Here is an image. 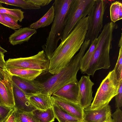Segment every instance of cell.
<instances>
[{
    "label": "cell",
    "instance_id": "8992f818",
    "mask_svg": "<svg viewBox=\"0 0 122 122\" xmlns=\"http://www.w3.org/2000/svg\"><path fill=\"white\" fill-rule=\"evenodd\" d=\"M96 0H73L70 5L65 26L61 40L62 42L83 17L90 14Z\"/></svg>",
    "mask_w": 122,
    "mask_h": 122
},
{
    "label": "cell",
    "instance_id": "44dd1931",
    "mask_svg": "<svg viewBox=\"0 0 122 122\" xmlns=\"http://www.w3.org/2000/svg\"><path fill=\"white\" fill-rule=\"evenodd\" d=\"M32 112L38 122H53L55 118L52 107L45 110L36 109Z\"/></svg>",
    "mask_w": 122,
    "mask_h": 122
},
{
    "label": "cell",
    "instance_id": "6da1fadb",
    "mask_svg": "<svg viewBox=\"0 0 122 122\" xmlns=\"http://www.w3.org/2000/svg\"><path fill=\"white\" fill-rule=\"evenodd\" d=\"M89 16L81 19L54 51L50 60L49 72L54 75L69 62L84 42L88 30Z\"/></svg>",
    "mask_w": 122,
    "mask_h": 122
},
{
    "label": "cell",
    "instance_id": "836d02e7",
    "mask_svg": "<svg viewBox=\"0 0 122 122\" xmlns=\"http://www.w3.org/2000/svg\"><path fill=\"white\" fill-rule=\"evenodd\" d=\"M16 119V111L14 108L13 111L4 122H15Z\"/></svg>",
    "mask_w": 122,
    "mask_h": 122
},
{
    "label": "cell",
    "instance_id": "74e56055",
    "mask_svg": "<svg viewBox=\"0 0 122 122\" xmlns=\"http://www.w3.org/2000/svg\"><path fill=\"white\" fill-rule=\"evenodd\" d=\"M7 51L5 50L1 47L0 45V52L4 53L7 52Z\"/></svg>",
    "mask_w": 122,
    "mask_h": 122
},
{
    "label": "cell",
    "instance_id": "cb8c5ba5",
    "mask_svg": "<svg viewBox=\"0 0 122 122\" xmlns=\"http://www.w3.org/2000/svg\"><path fill=\"white\" fill-rule=\"evenodd\" d=\"M110 15L112 22L115 23L122 19V4L116 1L112 3L110 8Z\"/></svg>",
    "mask_w": 122,
    "mask_h": 122
},
{
    "label": "cell",
    "instance_id": "2e32d148",
    "mask_svg": "<svg viewBox=\"0 0 122 122\" xmlns=\"http://www.w3.org/2000/svg\"><path fill=\"white\" fill-rule=\"evenodd\" d=\"M37 33L36 30L30 27L20 28L15 30L9 36V41L12 45L21 44L27 42L31 36Z\"/></svg>",
    "mask_w": 122,
    "mask_h": 122
},
{
    "label": "cell",
    "instance_id": "d6986e66",
    "mask_svg": "<svg viewBox=\"0 0 122 122\" xmlns=\"http://www.w3.org/2000/svg\"><path fill=\"white\" fill-rule=\"evenodd\" d=\"M55 16L54 8L52 5L45 14L38 20L31 24L29 27L36 30L48 26L53 22Z\"/></svg>",
    "mask_w": 122,
    "mask_h": 122
},
{
    "label": "cell",
    "instance_id": "ab89813d",
    "mask_svg": "<svg viewBox=\"0 0 122 122\" xmlns=\"http://www.w3.org/2000/svg\"><path fill=\"white\" fill-rule=\"evenodd\" d=\"M15 122H19L17 120V119L16 121Z\"/></svg>",
    "mask_w": 122,
    "mask_h": 122
},
{
    "label": "cell",
    "instance_id": "f546056e",
    "mask_svg": "<svg viewBox=\"0 0 122 122\" xmlns=\"http://www.w3.org/2000/svg\"><path fill=\"white\" fill-rule=\"evenodd\" d=\"M115 97L116 107H121L122 106V80L120 82L117 93Z\"/></svg>",
    "mask_w": 122,
    "mask_h": 122
},
{
    "label": "cell",
    "instance_id": "d4e9b609",
    "mask_svg": "<svg viewBox=\"0 0 122 122\" xmlns=\"http://www.w3.org/2000/svg\"><path fill=\"white\" fill-rule=\"evenodd\" d=\"M24 12L19 9H9L3 7L2 4L0 3V13L6 14L13 16L21 22L24 18Z\"/></svg>",
    "mask_w": 122,
    "mask_h": 122
},
{
    "label": "cell",
    "instance_id": "5b68a950",
    "mask_svg": "<svg viewBox=\"0 0 122 122\" xmlns=\"http://www.w3.org/2000/svg\"><path fill=\"white\" fill-rule=\"evenodd\" d=\"M120 81L114 70L110 71L101 83L92 102L88 107L91 110L98 109L108 105L117 94Z\"/></svg>",
    "mask_w": 122,
    "mask_h": 122
},
{
    "label": "cell",
    "instance_id": "8d00e7d4",
    "mask_svg": "<svg viewBox=\"0 0 122 122\" xmlns=\"http://www.w3.org/2000/svg\"><path fill=\"white\" fill-rule=\"evenodd\" d=\"M121 36L118 44V46L120 47H122V34H121Z\"/></svg>",
    "mask_w": 122,
    "mask_h": 122
},
{
    "label": "cell",
    "instance_id": "52a82bcc",
    "mask_svg": "<svg viewBox=\"0 0 122 122\" xmlns=\"http://www.w3.org/2000/svg\"><path fill=\"white\" fill-rule=\"evenodd\" d=\"M50 60L44 50L36 54L25 57L9 59L6 61V69L20 68L40 70L43 73L48 71Z\"/></svg>",
    "mask_w": 122,
    "mask_h": 122
},
{
    "label": "cell",
    "instance_id": "277c9868",
    "mask_svg": "<svg viewBox=\"0 0 122 122\" xmlns=\"http://www.w3.org/2000/svg\"><path fill=\"white\" fill-rule=\"evenodd\" d=\"M73 0H56L53 5L55 16L46 43L42 48L50 60L64 29L68 11Z\"/></svg>",
    "mask_w": 122,
    "mask_h": 122
},
{
    "label": "cell",
    "instance_id": "60d3db41",
    "mask_svg": "<svg viewBox=\"0 0 122 122\" xmlns=\"http://www.w3.org/2000/svg\"><path fill=\"white\" fill-rule=\"evenodd\" d=\"M84 122L83 121H79V122Z\"/></svg>",
    "mask_w": 122,
    "mask_h": 122
},
{
    "label": "cell",
    "instance_id": "d590c367",
    "mask_svg": "<svg viewBox=\"0 0 122 122\" xmlns=\"http://www.w3.org/2000/svg\"><path fill=\"white\" fill-rule=\"evenodd\" d=\"M111 112H110L108 114L106 120L107 122H113L111 117Z\"/></svg>",
    "mask_w": 122,
    "mask_h": 122
},
{
    "label": "cell",
    "instance_id": "b9f144b4",
    "mask_svg": "<svg viewBox=\"0 0 122 122\" xmlns=\"http://www.w3.org/2000/svg\"><path fill=\"white\" fill-rule=\"evenodd\" d=\"M106 122V121H105V122Z\"/></svg>",
    "mask_w": 122,
    "mask_h": 122
},
{
    "label": "cell",
    "instance_id": "5bb4252c",
    "mask_svg": "<svg viewBox=\"0 0 122 122\" xmlns=\"http://www.w3.org/2000/svg\"><path fill=\"white\" fill-rule=\"evenodd\" d=\"M51 95L50 94H44L39 92L27 95V97L31 104L36 109L45 110L52 107Z\"/></svg>",
    "mask_w": 122,
    "mask_h": 122
},
{
    "label": "cell",
    "instance_id": "9c48e42d",
    "mask_svg": "<svg viewBox=\"0 0 122 122\" xmlns=\"http://www.w3.org/2000/svg\"><path fill=\"white\" fill-rule=\"evenodd\" d=\"M79 86L78 103L84 109L90 106L93 98L92 94L94 84L88 76H82L78 82Z\"/></svg>",
    "mask_w": 122,
    "mask_h": 122
},
{
    "label": "cell",
    "instance_id": "7402d4cb",
    "mask_svg": "<svg viewBox=\"0 0 122 122\" xmlns=\"http://www.w3.org/2000/svg\"><path fill=\"white\" fill-rule=\"evenodd\" d=\"M97 41V38L94 40L82 58L80 70L82 74H84L86 71L91 60L95 50Z\"/></svg>",
    "mask_w": 122,
    "mask_h": 122
},
{
    "label": "cell",
    "instance_id": "1f68e13d",
    "mask_svg": "<svg viewBox=\"0 0 122 122\" xmlns=\"http://www.w3.org/2000/svg\"><path fill=\"white\" fill-rule=\"evenodd\" d=\"M112 116L113 122H122V112L120 108H117Z\"/></svg>",
    "mask_w": 122,
    "mask_h": 122
},
{
    "label": "cell",
    "instance_id": "9a60e30c",
    "mask_svg": "<svg viewBox=\"0 0 122 122\" xmlns=\"http://www.w3.org/2000/svg\"><path fill=\"white\" fill-rule=\"evenodd\" d=\"M78 82L64 86L52 95L78 103L79 86Z\"/></svg>",
    "mask_w": 122,
    "mask_h": 122
},
{
    "label": "cell",
    "instance_id": "83f0119b",
    "mask_svg": "<svg viewBox=\"0 0 122 122\" xmlns=\"http://www.w3.org/2000/svg\"><path fill=\"white\" fill-rule=\"evenodd\" d=\"M14 107L0 105V122H4L13 111Z\"/></svg>",
    "mask_w": 122,
    "mask_h": 122
},
{
    "label": "cell",
    "instance_id": "f35d334b",
    "mask_svg": "<svg viewBox=\"0 0 122 122\" xmlns=\"http://www.w3.org/2000/svg\"><path fill=\"white\" fill-rule=\"evenodd\" d=\"M0 105H6L2 100L0 95Z\"/></svg>",
    "mask_w": 122,
    "mask_h": 122
},
{
    "label": "cell",
    "instance_id": "7c38bea8",
    "mask_svg": "<svg viewBox=\"0 0 122 122\" xmlns=\"http://www.w3.org/2000/svg\"><path fill=\"white\" fill-rule=\"evenodd\" d=\"M13 91L14 108L16 111L30 112L36 109L30 103L27 95L13 83Z\"/></svg>",
    "mask_w": 122,
    "mask_h": 122
},
{
    "label": "cell",
    "instance_id": "e0dca14e",
    "mask_svg": "<svg viewBox=\"0 0 122 122\" xmlns=\"http://www.w3.org/2000/svg\"><path fill=\"white\" fill-rule=\"evenodd\" d=\"M12 80L13 83L27 95L41 92L37 81H28L14 75H12Z\"/></svg>",
    "mask_w": 122,
    "mask_h": 122
},
{
    "label": "cell",
    "instance_id": "d6a6232c",
    "mask_svg": "<svg viewBox=\"0 0 122 122\" xmlns=\"http://www.w3.org/2000/svg\"><path fill=\"white\" fill-rule=\"evenodd\" d=\"M32 4L40 7L44 6L49 4L52 0H27Z\"/></svg>",
    "mask_w": 122,
    "mask_h": 122
},
{
    "label": "cell",
    "instance_id": "f1b7e54d",
    "mask_svg": "<svg viewBox=\"0 0 122 122\" xmlns=\"http://www.w3.org/2000/svg\"><path fill=\"white\" fill-rule=\"evenodd\" d=\"M5 21L13 26L15 30L20 28L22 26L18 24V21L16 18L10 15L6 14H1Z\"/></svg>",
    "mask_w": 122,
    "mask_h": 122
},
{
    "label": "cell",
    "instance_id": "4316f807",
    "mask_svg": "<svg viewBox=\"0 0 122 122\" xmlns=\"http://www.w3.org/2000/svg\"><path fill=\"white\" fill-rule=\"evenodd\" d=\"M118 80H122V47H120L117 61L114 69Z\"/></svg>",
    "mask_w": 122,
    "mask_h": 122
},
{
    "label": "cell",
    "instance_id": "30bf717a",
    "mask_svg": "<svg viewBox=\"0 0 122 122\" xmlns=\"http://www.w3.org/2000/svg\"><path fill=\"white\" fill-rule=\"evenodd\" d=\"M12 76L7 70L5 74L3 79L0 80V95L6 106L13 107L15 103Z\"/></svg>",
    "mask_w": 122,
    "mask_h": 122
},
{
    "label": "cell",
    "instance_id": "603a6c76",
    "mask_svg": "<svg viewBox=\"0 0 122 122\" xmlns=\"http://www.w3.org/2000/svg\"><path fill=\"white\" fill-rule=\"evenodd\" d=\"M0 3L19 7L24 10H37L41 7L34 5L27 0H0Z\"/></svg>",
    "mask_w": 122,
    "mask_h": 122
},
{
    "label": "cell",
    "instance_id": "8fae6325",
    "mask_svg": "<svg viewBox=\"0 0 122 122\" xmlns=\"http://www.w3.org/2000/svg\"><path fill=\"white\" fill-rule=\"evenodd\" d=\"M53 102L58 106L71 115L83 120L84 109L78 103L52 95Z\"/></svg>",
    "mask_w": 122,
    "mask_h": 122
},
{
    "label": "cell",
    "instance_id": "ba28073f",
    "mask_svg": "<svg viewBox=\"0 0 122 122\" xmlns=\"http://www.w3.org/2000/svg\"><path fill=\"white\" fill-rule=\"evenodd\" d=\"M107 1L96 0L91 12L89 16V25L85 40H90L91 44L94 40L97 38L102 28Z\"/></svg>",
    "mask_w": 122,
    "mask_h": 122
},
{
    "label": "cell",
    "instance_id": "ac0fdd59",
    "mask_svg": "<svg viewBox=\"0 0 122 122\" xmlns=\"http://www.w3.org/2000/svg\"><path fill=\"white\" fill-rule=\"evenodd\" d=\"M8 72L12 75L19 77L29 81H33L42 73L41 71L31 70L20 68L7 69Z\"/></svg>",
    "mask_w": 122,
    "mask_h": 122
},
{
    "label": "cell",
    "instance_id": "4dcf8cb0",
    "mask_svg": "<svg viewBox=\"0 0 122 122\" xmlns=\"http://www.w3.org/2000/svg\"><path fill=\"white\" fill-rule=\"evenodd\" d=\"M4 53L0 52V80L3 79L5 74L7 71L6 67V61L4 59Z\"/></svg>",
    "mask_w": 122,
    "mask_h": 122
},
{
    "label": "cell",
    "instance_id": "ffe728a7",
    "mask_svg": "<svg viewBox=\"0 0 122 122\" xmlns=\"http://www.w3.org/2000/svg\"><path fill=\"white\" fill-rule=\"evenodd\" d=\"M52 102V108L55 117L59 122H77L82 121V119L71 115L58 106L53 101Z\"/></svg>",
    "mask_w": 122,
    "mask_h": 122
},
{
    "label": "cell",
    "instance_id": "3957f363",
    "mask_svg": "<svg viewBox=\"0 0 122 122\" xmlns=\"http://www.w3.org/2000/svg\"><path fill=\"white\" fill-rule=\"evenodd\" d=\"M116 27L115 23L112 21L104 25L97 38L94 53L84 74L93 76L97 70L109 68L111 66L110 51L112 47L113 32Z\"/></svg>",
    "mask_w": 122,
    "mask_h": 122
},
{
    "label": "cell",
    "instance_id": "7a4b0ae2",
    "mask_svg": "<svg viewBox=\"0 0 122 122\" xmlns=\"http://www.w3.org/2000/svg\"><path fill=\"white\" fill-rule=\"evenodd\" d=\"M90 45L89 41L85 40L78 53L74 56L65 67L43 82L38 81L41 92L52 95L64 86L78 82L77 74L80 69L81 60Z\"/></svg>",
    "mask_w": 122,
    "mask_h": 122
},
{
    "label": "cell",
    "instance_id": "484cf974",
    "mask_svg": "<svg viewBox=\"0 0 122 122\" xmlns=\"http://www.w3.org/2000/svg\"><path fill=\"white\" fill-rule=\"evenodd\" d=\"M16 116L17 119L19 122H38L35 118L32 111H16Z\"/></svg>",
    "mask_w": 122,
    "mask_h": 122
},
{
    "label": "cell",
    "instance_id": "4fadbf2b",
    "mask_svg": "<svg viewBox=\"0 0 122 122\" xmlns=\"http://www.w3.org/2000/svg\"><path fill=\"white\" fill-rule=\"evenodd\" d=\"M82 121L85 122H103L106 121L108 114L111 112L108 104L98 109L91 110L88 107L84 109Z\"/></svg>",
    "mask_w": 122,
    "mask_h": 122
},
{
    "label": "cell",
    "instance_id": "e575fe53",
    "mask_svg": "<svg viewBox=\"0 0 122 122\" xmlns=\"http://www.w3.org/2000/svg\"><path fill=\"white\" fill-rule=\"evenodd\" d=\"M0 23L14 30H15V28L12 25L6 22L0 13Z\"/></svg>",
    "mask_w": 122,
    "mask_h": 122
}]
</instances>
